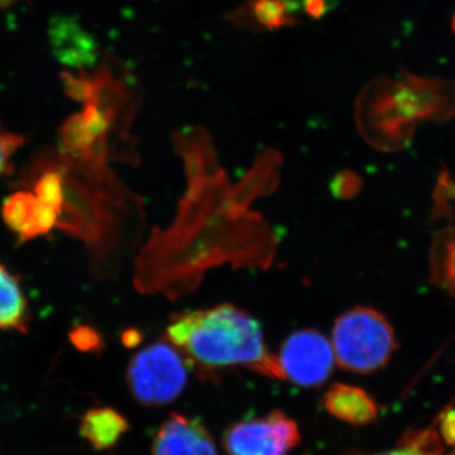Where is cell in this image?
Here are the masks:
<instances>
[{
	"label": "cell",
	"mask_w": 455,
	"mask_h": 455,
	"mask_svg": "<svg viewBox=\"0 0 455 455\" xmlns=\"http://www.w3.org/2000/svg\"><path fill=\"white\" fill-rule=\"evenodd\" d=\"M373 455H440V448L434 434L420 433L407 436L405 444L395 451Z\"/></svg>",
	"instance_id": "9a60e30c"
},
{
	"label": "cell",
	"mask_w": 455,
	"mask_h": 455,
	"mask_svg": "<svg viewBox=\"0 0 455 455\" xmlns=\"http://www.w3.org/2000/svg\"><path fill=\"white\" fill-rule=\"evenodd\" d=\"M287 12L283 0H254L252 3L254 20L268 28L283 26L286 20H290Z\"/></svg>",
	"instance_id": "5bb4252c"
},
{
	"label": "cell",
	"mask_w": 455,
	"mask_h": 455,
	"mask_svg": "<svg viewBox=\"0 0 455 455\" xmlns=\"http://www.w3.org/2000/svg\"><path fill=\"white\" fill-rule=\"evenodd\" d=\"M20 145H22L20 137L0 130V175L8 169L12 156Z\"/></svg>",
	"instance_id": "2e32d148"
},
{
	"label": "cell",
	"mask_w": 455,
	"mask_h": 455,
	"mask_svg": "<svg viewBox=\"0 0 455 455\" xmlns=\"http://www.w3.org/2000/svg\"><path fill=\"white\" fill-rule=\"evenodd\" d=\"M36 196L55 209L57 214L64 205V181L59 172H47L36 185Z\"/></svg>",
	"instance_id": "4fadbf2b"
},
{
	"label": "cell",
	"mask_w": 455,
	"mask_h": 455,
	"mask_svg": "<svg viewBox=\"0 0 455 455\" xmlns=\"http://www.w3.org/2000/svg\"><path fill=\"white\" fill-rule=\"evenodd\" d=\"M127 382L132 395L142 405H167L184 391L188 366L181 352L169 340L156 341L131 359Z\"/></svg>",
	"instance_id": "3957f363"
},
{
	"label": "cell",
	"mask_w": 455,
	"mask_h": 455,
	"mask_svg": "<svg viewBox=\"0 0 455 455\" xmlns=\"http://www.w3.org/2000/svg\"><path fill=\"white\" fill-rule=\"evenodd\" d=\"M277 361L283 379L301 387L324 383L337 363L331 341L315 329H301L289 335Z\"/></svg>",
	"instance_id": "277c9868"
},
{
	"label": "cell",
	"mask_w": 455,
	"mask_h": 455,
	"mask_svg": "<svg viewBox=\"0 0 455 455\" xmlns=\"http://www.w3.org/2000/svg\"><path fill=\"white\" fill-rule=\"evenodd\" d=\"M229 455H286L300 443V431L280 411L235 424L224 434Z\"/></svg>",
	"instance_id": "5b68a950"
},
{
	"label": "cell",
	"mask_w": 455,
	"mask_h": 455,
	"mask_svg": "<svg viewBox=\"0 0 455 455\" xmlns=\"http://www.w3.org/2000/svg\"><path fill=\"white\" fill-rule=\"evenodd\" d=\"M431 269L435 283L455 298V229L436 235L431 251Z\"/></svg>",
	"instance_id": "8fae6325"
},
{
	"label": "cell",
	"mask_w": 455,
	"mask_h": 455,
	"mask_svg": "<svg viewBox=\"0 0 455 455\" xmlns=\"http://www.w3.org/2000/svg\"><path fill=\"white\" fill-rule=\"evenodd\" d=\"M3 215L9 227L22 239L49 233L57 223L55 209L42 203L35 194L22 193L9 196L3 208Z\"/></svg>",
	"instance_id": "52a82bcc"
},
{
	"label": "cell",
	"mask_w": 455,
	"mask_h": 455,
	"mask_svg": "<svg viewBox=\"0 0 455 455\" xmlns=\"http://www.w3.org/2000/svg\"><path fill=\"white\" fill-rule=\"evenodd\" d=\"M324 406L326 411L349 424H367L377 416L376 403L366 392L341 383L326 392Z\"/></svg>",
	"instance_id": "ba28073f"
},
{
	"label": "cell",
	"mask_w": 455,
	"mask_h": 455,
	"mask_svg": "<svg viewBox=\"0 0 455 455\" xmlns=\"http://www.w3.org/2000/svg\"><path fill=\"white\" fill-rule=\"evenodd\" d=\"M166 340L206 368L248 367L283 379L277 357L266 347L259 323L235 305L185 311L173 316Z\"/></svg>",
	"instance_id": "6da1fadb"
},
{
	"label": "cell",
	"mask_w": 455,
	"mask_h": 455,
	"mask_svg": "<svg viewBox=\"0 0 455 455\" xmlns=\"http://www.w3.org/2000/svg\"><path fill=\"white\" fill-rule=\"evenodd\" d=\"M152 455H218V451L204 425L172 414L156 434Z\"/></svg>",
	"instance_id": "8992f818"
},
{
	"label": "cell",
	"mask_w": 455,
	"mask_h": 455,
	"mask_svg": "<svg viewBox=\"0 0 455 455\" xmlns=\"http://www.w3.org/2000/svg\"><path fill=\"white\" fill-rule=\"evenodd\" d=\"M53 40L57 41L60 57L71 65L84 64L92 57V40L70 20H61L52 29Z\"/></svg>",
	"instance_id": "7c38bea8"
},
{
	"label": "cell",
	"mask_w": 455,
	"mask_h": 455,
	"mask_svg": "<svg viewBox=\"0 0 455 455\" xmlns=\"http://www.w3.org/2000/svg\"><path fill=\"white\" fill-rule=\"evenodd\" d=\"M128 427L130 424L118 411L110 407H101L86 412L80 433L92 443V447L103 451L113 447Z\"/></svg>",
	"instance_id": "9c48e42d"
},
{
	"label": "cell",
	"mask_w": 455,
	"mask_h": 455,
	"mask_svg": "<svg viewBox=\"0 0 455 455\" xmlns=\"http://www.w3.org/2000/svg\"><path fill=\"white\" fill-rule=\"evenodd\" d=\"M26 300L16 278L0 265V329L26 331Z\"/></svg>",
	"instance_id": "30bf717a"
},
{
	"label": "cell",
	"mask_w": 455,
	"mask_h": 455,
	"mask_svg": "<svg viewBox=\"0 0 455 455\" xmlns=\"http://www.w3.org/2000/svg\"><path fill=\"white\" fill-rule=\"evenodd\" d=\"M16 2V0H0V7L5 8L8 7V5H11L12 3Z\"/></svg>",
	"instance_id": "e0dca14e"
},
{
	"label": "cell",
	"mask_w": 455,
	"mask_h": 455,
	"mask_svg": "<svg viewBox=\"0 0 455 455\" xmlns=\"http://www.w3.org/2000/svg\"><path fill=\"white\" fill-rule=\"evenodd\" d=\"M331 346L341 368L371 373L388 363L396 349V338L390 323L379 311L355 307L335 320Z\"/></svg>",
	"instance_id": "7a4b0ae2"
}]
</instances>
